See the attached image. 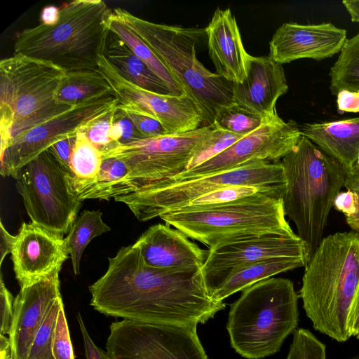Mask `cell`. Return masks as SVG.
I'll list each match as a JSON object with an SVG mask.
<instances>
[{"instance_id": "obj_51", "label": "cell", "mask_w": 359, "mask_h": 359, "mask_svg": "<svg viewBox=\"0 0 359 359\" xmlns=\"http://www.w3.org/2000/svg\"><path fill=\"white\" fill-rule=\"evenodd\" d=\"M357 339H359V334L355 337Z\"/></svg>"}, {"instance_id": "obj_22", "label": "cell", "mask_w": 359, "mask_h": 359, "mask_svg": "<svg viewBox=\"0 0 359 359\" xmlns=\"http://www.w3.org/2000/svg\"><path fill=\"white\" fill-rule=\"evenodd\" d=\"M205 31L217 74L231 83H241L246 76L250 55L231 10L217 8Z\"/></svg>"}, {"instance_id": "obj_43", "label": "cell", "mask_w": 359, "mask_h": 359, "mask_svg": "<svg viewBox=\"0 0 359 359\" xmlns=\"http://www.w3.org/2000/svg\"><path fill=\"white\" fill-rule=\"evenodd\" d=\"M76 135L62 139L53 144L48 150L59 161L62 168L70 175V161L76 140Z\"/></svg>"}, {"instance_id": "obj_37", "label": "cell", "mask_w": 359, "mask_h": 359, "mask_svg": "<svg viewBox=\"0 0 359 359\" xmlns=\"http://www.w3.org/2000/svg\"><path fill=\"white\" fill-rule=\"evenodd\" d=\"M118 102L105 111L94 116L81 126L78 133L83 134L102 153L114 144L111 130Z\"/></svg>"}, {"instance_id": "obj_18", "label": "cell", "mask_w": 359, "mask_h": 359, "mask_svg": "<svg viewBox=\"0 0 359 359\" xmlns=\"http://www.w3.org/2000/svg\"><path fill=\"white\" fill-rule=\"evenodd\" d=\"M347 39L346 30L331 22H285L269 42V57L280 65L303 58L320 61L339 53Z\"/></svg>"}, {"instance_id": "obj_25", "label": "cell", "mask_w": 359, "mask_h": 359, "mask_svg": "<svg viewBox=\"0 0 359 359\" xmlns=\"http://www.w3.org/2000/svg\"><path fill=\"white\" fill-rule=\"evenodd\" d=\"M104 55L126 79L137 86L158 94L173 95L169 88L110 31Z\"/></svg>"}, {"instance_id": "obj_30", "label": "cell", "mask_w": 359, "mask_h": 359, "mask_svg": "<svg viewBox=\"0 0 359 359\" xmlns=\"http://www.w3.org/2000/svg\"><path fill=\"white\" fill-rule=\"evenodd\" d=\"M330 77L333 95L342 90L359 91V31L346 40L330 68Z\"/></svg>"}, {"instance_id": "obj_35", "label": "cell", "mask_w": 359, "mask_h": 359, "mask_svg": "<svg viewBox=\"0 0 359 359\" xmlns=\"http://www.w3.org/2000/svg\"><path fill=\"white\" fill-rule=\"evenodd\" d=\"M259 192H266L276 195L252 186H230L220 188L212 191L206 194L201 195L191 201L187 204L174 210L196 211L203 210L221 204L230 203L237 199L249 196Z\"/></svg>"}, {"instance_id": "obj_21", "label": "cell", "mask_w": 359, "mask_h": 359, "mask_svg": "<svg viewBox=\"0 0 359 359\" xmlns=\"http://www.w3.org/2000/svg\"><path fill=\"white\" fill-rule=\"evenodd\" d=\"M133 245L147 265L157 269L202 268L207 255V251L167 224L150 226Z\"/></svg>"}, {"instance_id": "obj_14", "label": "cell", "mask_w": 359, "mask_h": 359, "mask_svg": "<svg viewBox=\"0 0 359 359\" xmlns=\"http://www.w3.org/2000/svg\"><path fill=\"white\" fill-rule=\"evenodd\" d=\"M98 70L110 85L120 107L160 121L168 134L195 130L203 123V116L187 94L162 95L144 90L123 78L104 55Z\"/></svg>"}, {"instance_id": "obj_4", "label": "cell", "mask_w": 359, "mask_h": 359, "mask_svg": "<svg viewBox=\"0 0 359 359\" xmlns=\"http://www.w3.org/2000/svg\"><path fill=\"white\" fill-rule=\"evenodd\" d=\"M59 12L55 25L40 23L18 32L14 53L48 61L66 72L98 70L110 33L111 10L102 0H75Z\"/></svg>"}, {"instance_id": "obj_33", "label": "cell", "mask_w": 359, "mask_h": 359, "mask_svg": "<svg viewBox=\"0 0 359 359\" xmlns=\"http://www.w3.org/2000/svg\"><path fill=\"white\" fill-rule=\"evenodd\" d=\"M344 187L340 191L333 206L344 214L352 231L359 233V154L351 169L346 172Z\"/></svg>"}, {"instance_id": "obj_10", "label": "cell", "mask_w": 359, "mask_h": 359, "mask_svg": "<svg viewBox=\"0 0 359 359\" xmlns=\"http://www.w3.org/2000/svg\"><path fill=\"white\" fill-rule=\"evenodd\" d=\"M212 128L203 126L184 133L144 138L116 144L102 152L103 156L121 158L129 169L127 177L111 190L109 200L139 192L185 171L194 150Z\"/></svg>"}, {"instance_id": "obj_34", "label": "cell", "mask_w": 359, "mask_h": 359, "mask_svg": "<svg viewBox=\"0 0 359 359\" xmlns=\"http://www.w3.org/2000/svg\"><path fill=\"white\" fill-rule=\"evenodd\" d=\"M62 304L60 295L49 306L34 336L27 359H54L52 350L53 340L58 313Z\"/></svg>"}, {"instance_id": "obj_20", "label": "cell", "mask_w": 359, "mask_h": 359, "mask_svg": "<svg viewBox=\"0 0 359 359\" xmlns=\"http://www.w3.org/2000/svg\"><path fill=\"white\" fill-rule=\"evenodd\" d=\"M288 90L282 65L269 56L250 55L246 76L233 83V101L243 108L269 118L276 114L278 99Z\"/></svg>"}, {"instance_id": "obj_2", "label": "cell", "mask_w": 359, "mask_h": 359, "mask_svg": "<svg viewBox=\"0 0 359 359\" xmlns=\"http://www.w3.org/2000/svg\"><path fill=\"white\" fill-rule=\"evenodd\" d=\"M359 286V233L323 238L305 266L299 296L315 330L338 342L350 337L348 318Z\"/></svg>"}, {"instance_id": "obj_47", "label": "cell", "mask_w": 359, "mask_h": 359, "mask_svg": "<svg viewBox=\"0 0 359 359\" xmlns=\"http://www.w3.org/2000/svg\"><path fill=\"white\" fill-rule=\"evenodd\" d=\"M0 245L1 258L0 265L1 266L4 257L9 253L11 254L16 241V236L10 234L5 229L3 223L0 222Z\"/></svg>"}, {"instance_id": "obj_3", "label": "cell", "mask_w": 359, "mask_h": 359, "mask_svg": "<svg viewBox=\"0 0 359 359\" xmlns=\"http://www.w3.org/2000/svg\"><path fill=\"white\" fill-rule=\"evenodd\" d=\"M280 162L286 179L284 211L297 227L309 262L323 238L330 210L344 187L346 171L336 159L302 135Z\"/></svg>"}, {"instance_id": "obj_28", "label": "cell", "mask_w": 359, "mask_h": 359, "mask_svg": "<svg viewBox=\"0 0 359 359\" xmlns=\"http://www.w3.org/2000/svg\"><path fill=\"white\" fill-rule=\"evenodd\" d=\"M99 210H84L74 222L65 238L75 275L80 273L81 258L87 245L95 237L109 231Z\"/></svg>"}, {"instance_id": "obj_23", "label": "cell", "mask_w": 359, "mask_h": 359, "mask_svg": "<svg viewBox=\"0 0 359 359\" xmlns=\"http://www.w3.org/2000/svg\"><path fill=\"white\" fill-rule=\"evenodd\" d=\"M302 135L336 159L348 172L359 154V116L311 123L300 128Z\"/></svg>"}, {"instance_id": "obj_44", "label": "cell", "mask_w": 359, "mask_h": 359, "mask_svg": "<svg viewBox=\"0 0 359 359\" xmlns=\"http://www.w3.org/2000/svg\"><path fill=\"white\" fill-rule=\"evenodd\" d=\"M336 95L339 114L359 113V91L342 90Z\"/></svg>"}, {"instance_id": "obj_29", "label": "cell", "mask_w": 359, "mask_h": 359, "mask_svg": "<svg viewBox=\"0 0 359 359\" xmlns=\"http://www.w3.org/2000/svg\"><path fill=\"white\" fill-rule=\"evenodd\" d=\"M102 161V151L78 133L71 157V172L67 175L71 191L90 182L99 172Z\"/></svg>"}, {"instance_id": "obj_53", "label": "cell", "mask_w": 359, "mask_h": 359, "mask_svg": "<svg viewBox=\"0 0 359 359\" xmlns=\"http://www.w3.org/2000/svg\"><path fill=\"white\" fill-rule=\"evenodd\" d=\"M12 359H15V358L13 356V358Z\"/></svg>"}, {"instance_id": "obj_12", "label": "cell", "mask_w": 359, "mask_h": 359, "mask_svg": "<svg viewBox=\"0 0 359 359\" xmlns=\"http://www.w3.org/2000/svg\"><path fill=\"white\" fill-rule=\"evenodd\" d=\"M196 324H157L122 320L110 325L108 359H209Z\"/></svg>"}, {"instance_id": "obj_31", "label": "cell", "mask_w": 359, "mask_h": 359, "mask_svg": "<svg viewBox=\"0 0 359 359\" xmlns=\"http://www.w3.org/2000/svg\"><path fill=\"white\" fill-rule=\"evenodd\" d=\"M128 173L129 169L123 160L114 156H103L96 177L86 185L72 192L81 201L86 199L109 200L112 188L126 179Z\"/></svg>"}, {"instance_id": "obj_8", "label": "cell", "mask_w": 359, "mask_h": 359, "mask_svg": "<svg viewBox=\"0 0 359 359\" xmlns=\"http://www.w3.org/2000/svg\"><path fill=\"white\" fill-rule=\"evenodd\" d=\"M160 218L209 249L267 234H294L285 219L283 198L266 192L200 210H173Z\"/></svg>"}, {"instance_id": "obj_6", "label": "cell", "mask_w": 359, "mask_h": 359, "mask_svg": "<svg viewBox=\"0 0 359 359\" xmlns=\"http://www.w3.org/2000/svg\"><path fill=\"white\" fill-rule=\"evenodd\" d=\"M298 320V295L292 282L271 277L242 291L231 305L226 329L238 353L260 359L280 351Z\"/></svg>"}, {"instance_id": "obj_40", "label": "cell", "mask_w": 359, "mask_h": 359, "mask_svg": "<svg viewBox=\"0 0 359 359\" xmlns=\"http://www.w3.org/2000/svg\"><path fill=\"white\" fill-rule=\"evenodd\" d=\"M52 350L54 359H74V349L63 304L58 313Z\"/></svg>"}, {"instance_id": "obj_45", "label": "cell", "mask_w": 359, "mask_h": 359, "mask_svg": "<svg viewBox=\"0 0 359 359\" xmlns=\"http://www.w3.org/2000/svg\"><path fill=\"white\" fill-rule=\"evenodd\" d=\"M76 318L83 340L86 359H108L107 353L97 347L90 338L79 312L76 314Z\"/></svg>"}, {"instance_id": "obj_17", "label": "cell", "mask_w": 359, "mask_h": 359, "mask_svg": "<svg viewBox=\"0 0 359 359\" xmlns=\"http://www.w3.org/2000/svg\"><path fill=\"white\" fill-rule=\"evenodd\" d=\"M65 239L31 222H23L11 252L15 278L20 287L60 271L69 258Z\"/></svg>"}, {"instance_id": "obj_19", "label": "cell", "mask_w": 359, "mask_h": 359, "mask_svg": "<svg viewBox=\"0 0 359 359\" xmlns=\"http://www.w3.org/2000/svg\"><path fill=\"white\" fill-rule=\"evenodd\" d=\"M60 271L31 285L20 287L13 303L8 335L15 359H27L34 336L50 304L61 295Z\"/></svg>"}, {"instance_id": "obj_49", "label": "cell", "mask_w": 359, "mask_h": 359, "mask_svg": "<svg viewBox=\"0 0 359 359\" xmlns=\"http://www.w3.org/2000/svg\"><path fill=\"white\" fill-rule=\"evenodd\" d=\"M342 4L351 21L359 22V0H344Z\"/></svg>"}, {"instance_id": "obj_24", "label": "cell", "mask_w": 359, "mask_h": 359, "mask_svg": "<svg viewBox=\"0 0 359 359\" xmlns=\"http://www.w3.org/2000/svg\"><path fill=\"white\" fill-rule=\"evenodd\" d=\"M308 260L302 257H276L259 260L232 271L212 292L211 297L219 302L243 291L262 280L278 273L306 266Z\"/></svg>"}, {"instance_id": "obj_5", "label": "cell", "mask_w": 359, "mask_h": 359, "mask_svg": "<svg viewBox=\"0 0 359 359\" xmlns=\"http://www.w3.org/2000/svg\"><path fill=\"white\" fill-rule=\"evenodd\" d=\"M112 11L155 53L199 109L205 126H212L218 111L233 103V83L207 69L197 59L196 45L205 29L151 22L126 9Z\"/></svg>"}, {"instance_id": "obj_1", "label": "cell", "mask_w": 359, "mask_h": 359, "mask_svg": "<svg viewBox=\"0 0 359 359\" xmlns=\"http://www.w3.org/2000/svg\"><path fill=\"white\" fill-rule=\"evenodd\" d=\"M105 273L89 286L90 304L107 316L157 324H204L225 304L214 299L201 268L147 265L139 249L122 247Z\"/></svg>"}, {"instance_id": "obj_46", "label": "cell", "mask_w": 359, "mask_h": 359, "mask_svg": "<svg viewBox=\"0 0 359 359\" xmlns=\"http://www.w3.org/2000/svg\"><path fill=\"white\" fill-rule=\"evenodd\" d=\"M348 329L351 337H356L359 334V286L350 308Z\"/></svg>"}, {"instance_id": "obj_13", "label": "cell", "mask_w": 359, "mask_h": 359, "mask_svg": "<svg viewBox=\"0 0 359 359\" xmlns=\"http://www.w3.org/2000/svg\"><path fill=\"white\" fill-rule=\"evenodd\" d=\"M301 137V130L296 123L283 121L277 113L259 128L210 160L172 178L153 184L145 190L161 184L231 170L252 161L279 162L294 149Z\"/></svg>"}, {"instance_id": "obj_48", "label": "cell", "mask_w": 359, "mask_h": 359, "mask_svg": "<svg viewBox=\"0 0 359 359\" xmlns=\"http://www.w3.org/2000/svg\"><path fill=\"white\" fill-rule=\"evenodd\" d=\"M59 14V8L56 6H46L41 11V23L46 25H53L58 21Z\"/></svg>"}, {"instance_id": "obj_38", "label": "cell", "mask_w": 359, "mask_h": 359, "mask_svg": "<svg viewBox=\"0 0 359 359\" xmlns=\"http://www.w3.org/2000/svg\"><path fill=\"white\" fill-rule=\"evenodd\" d=\"M287 359H326V347L309 330L299 328L293 332Z\"/></svg>"}, {"instance_id": "obj_32", "label": "cell", "mask_w": 359, "mask_h": 359, "mask_svg": "<svg viewBox=\"0 0 359 359\" xmlns=\"http://www.w3.org/2000/svg\"><path fill=\"white\" fill-rule=\"evenodd\" d=\"M272 116L264 117L233 102L218 111L212 128L245 136L259 128Z\"/></svg>"}, {"instance_id": "obj_39", "label": "cell", "mask_w": 359, "mask_h": 359, "mask_svg": "<svg viewBox=\"0 0 359 359\" xmlns=\"http://www.w3.org/2000/svg\"><path fill=\"white\" fill-rule=\"evenodd\" d=\"M111 139L114 145L128 144L144 139L126 111L118 104L114 114Z\"/></svg>"}, {"instance_id": "obj_16", "label": "cell", "mask_w": 359, "mask_h": 359, "mask_svg": "<svg viewBox=\"0 0 359 359\" xmlns=\"http://www.w3.org/2000/svg\"><path fill=\"white\" fill-rule=\"evenodd\" d=\"M302 257L305 246L297 234H267L217 245L207 251L201 268L209 294L234 269L259 260ZM211 296V295H210Z\"/></svg>"}, {"instance_id": "obj_41", "label": "cell", "mask_w": 359, "mask_h": 359, "mask_svg": "<svg viewBox=\"0 0 359 359\" xmlns=\"http://www.w3.org/2000/svg\"><path fill=\"white\" fill-rule=\"evenodd\" d=\"M126 111L144 138L157 137L168 134L165 128L156 118L132 111Z\"/></svg>"}, {"instance_id": "obj_26", "label": "cell", "mask_w": 359, "mask_h": 359, "mask_svg": "<svg viewBox=\"0 0 359 359\" xmlns=\"http://www.w3.org/2000/svg\"><path fill=\"white\" fill-rule=\"evenodd\" d=\"M114 95L104 76L99 70L67 72L56 93V100L73 107L80 104Z\"/></svg>"}, {"instance_id": "obj_27", "label": "cell", "mask_w": 359, "mask_h": 359, "mask_svg": "<svg viewBox=\"0 0 359 359\" xmlns=\"http://www.w3.org/2000/svg\"><path fill=\"white\" fill-rule=\"evenodd\" d=\"M108 26L109 30L121 39L131 51L148 66L175 95L186 94L152 49L112 10L108 19Z\"/></svg>"}, {"instance_id": "obj_50", "label": "cell", "mask_w": 359, "mask_h": 359, "mask_svg": "<svg viewBox=\"0 0 359 359\" xmlns=\"http://www.w3.org/2000/svg\"><path fill=\"white\" fill-rule=\"evenodd\" d=\"M13 353L9 337L0 334V359H12Z\"/></svg>"}, {"instance_id": "obj_9", "label": "cell", "mask_w": 359, "mask_h": 359, "mask_svg": "<svg viewBox=\"0 0 359 359\" xmlns=\"http://www.w3.org/2000/svg\"><path fill=\"white\" fill-rule=\"evenodd\" d=\"M230 186H252L283 198L286 179L281 162L255 160L206 176L158 185L114 198L126 204L141 222L160 217L196 198Z\"/></svg>"}, {"instance_id": "obj_11", "label": "cell", "mask_w": 359, "mask_h": 359, "mask_svg": "<svg viewBox=\"0 0 359 359\" xmlns=\"http://www.w3.org/2000/svg\"><path fill=\"white\" fill-rule=\"evenodd\" d=\"M68 174L47 149L15 177L32 222L61 237L69 233L81 207V201L70 190Z\"/></svg>"}, {"instance_id": "obj_36", "label": "cell", "mask_w": 359, "mask_h": 359, "mask_svg": "<svg viewBox=\"0 0 359 359\" xmlns=\"http://www.w3.org/2000/svg\"><path fill=\"white\" fill-rule=\"evenodd\" d=\"M243 137L223 130L212 128L209 136L194 150L186 170L210 160Z\"/></svg>"}, {"instance_id": "obj_42", "label": "cell", "mask_w": 359, "mask_h": 359, "mask_svg": "<svg viewBox=\"0 0 359 359\" xmlns=\"http://www.w3.org/2000/svg\"><path fill=\"white\" fill-rule=\"evenodd\" d=\"M14 299L12 294L6 288L2 273L0 278V308L1 334L9 335L12 327Z\"/></svg>"}, {"instance_id": "obj_7", "label": "cell", "mask_w": 359, "mask_h": 359, "mask_svg": "<svg viewBox=\"0 0 359 359\" xmlns=\"http://www.w3.org/2000/svg\"><path fill=\"white\" fill-rule=\"evenodd\" d=\"M66 72L19 53L0 61V153L16 136L72 108L55 98Z\"/></svg>"}, {"instance_id": "obj_52", "label": "cell", "mask_w": 359, "mask_h": 359, "mask_svg": "<svg viewBox=\"0 0 359 359\" xmlns=\"http://www.w3.org/2000/svg\"><path fill=\"white\" fill-rule=\"evenodd\" d=\"M352 359H359V358H352Z\"/></svg>"}, {"instance_id": "obj_15", "label": "cell", "mask_w": 359, "mask_h": 359, "mask_svg": "<svg viewBox=\"0 0 359 359\" xmlns=\"http://www.w3.org/2000/svg\"><path fill=\"white\" fill-rule=\"evenodd\" d=\"M116 102L115 96L110 95L80 104L16 136L0 153L1 175L15 179L24 165L55 142L76 135L83 124Z\"/></svg>"}]
</instances>
